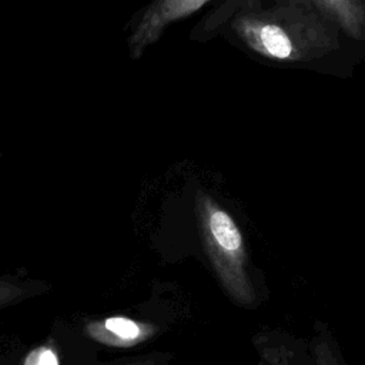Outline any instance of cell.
Listing matches in <instances>:
<instances>
[{"label": "cell", "mask_w": 365, "mask_h": 365, "mask_svg": "<svg viewBox=\"0 0 365 365\" xmlns=\"http://www.w3.org/2000/svg\"><path fill=\"white\" fill-rule=\"evenodd\" d=\"M27 294H29V289L26 287H21L7 279H0V307L6 304H11L17 299H21Z\"/></svg>", "instance_id": "6"}, {"label": "cell", "mask_w": 365, "mask_h": 365, "mask_svg": "<svg viewBox=\"0 0 365 365\" xmlns=\"http://www.w3.org/2000/svg\"><path fill=\"white\" fill-rule=\"evenodd\" d=\"M234 34L257 54L277 61H309L339 46V30L318 14L291 4L250 7L231 20Z\"/></svg>", "instance_id": "1"}, {"label": "cell", "mask_w": 365, "mask_h": 365, "mask_svg": "<svg viewBox=\"0 0 365 365\" xmlns=\"http://www.w3.org/2000/svg\"><path fill=\"white\" fill-rule=\"evenodd\" d=\"M202 225L210 244L220 252L234 258V255L241 250L242 238L234 220L224 211L212 205H207L202 200Z\"/></svg>", "instance_id": "4"}, {"label": "cell", "mask_w": 365, "mask_h": 365, "mask_svg": "<svg viewBox=\"0 0 365 365\" xmlns=\"http://www.w3.org/2000/svg\"><path fill=\"white\" fill-rule=\"evenodd\" d=\"M24 365H58V358L56 352L50 348H37L27 358Z\"/></svg>", "instance_id": "7"}, {"label": "cell", "mask_w": 365, "mask_h": 365, "mask_svg": "<svg viewBox=\"0 0 365 365\" xmlns=\"http://www.w3.org/2000/svg\"><path fill=\"white\" fill-rule=\"evenodd\" d=\"M211 0H151L134 21L127 46L131 58L141 57L178 20L194 14Z\"/></svg>", "instance_id": "2"}, {"label": "cell", "mask_w": 365, "mask_h": 365, "mask_svg": "<svg viewBox=\"0 0 365 365\" xmlns=\"http://www.w3.org/2000/svg\"><path fill=\"white\" fill-rule=\"evenodd\" d=\"M150 331L151 329L147 325L124 317H111L88 327V332L94 338L106 344L120 346H128L140 342L150 334Z\"/></svg>", "instance_id": "5"}, {"label": "cell", "mask_w": 365, "mask_h": 365, "mask_svg": "<svg viewBox=\"0 0 365 365\" xmlns=\"http://www.w3.org/2000/svg\"><path fill=\"white\" fill-rule=\"evenodd\" d=\"M307 9L355 40H365V0H275Z\"/></svg>", "instance_id": "3"}]
</instances>
